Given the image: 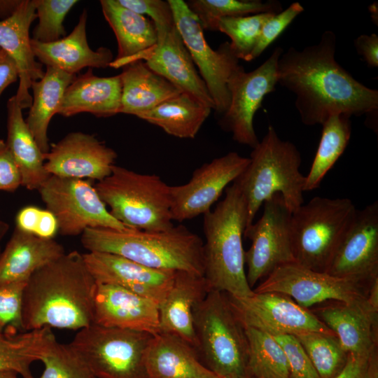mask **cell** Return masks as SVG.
<instances>
[{
	"label": "cell",
	"instance_id": "obj_37",
	"mask_svg": "<svg viewBox=\"0 0 378 378\" xmlns=\"http://www.w3.org/2000/svg\"><path fill=\"white\" fill-rule=\"evenodd\" d=\"M186 4L202 29L209 31H217V23L221 18L283 10L281 2L274 0H190Z\"/></svg>",
	"mask_w": 378,
	"mask_h": 378
},
{
	"label": "cell",
	"instance_id": "obj_27",
	"mask_svg": "<svg viewBox=\"0 0 378 378\" xmlns=\"http://www.w3.org/2000/svg\"><path fill=\"white\" fill-rule=\"evenodd\" d=\"M145 365L148 378H221L204 365L192 346L164 332L152 336Z\"/></svg>",
	"mask_w": 378,
	"mask_h": 378
},
{
	"label": "cell",
	"instance_id": "obj_51",
	"mask_svg": "<svg viewBox=\"0 0 378 378\" xmlns=\"http://www.w3.org/2000/svg\"><path fill=\"white\" fill-rule=\"evenodd\" d=\"M59 231L55 216L48 209H41L35 235L43 239H53Z\"/></svg>",
	"mask_w": 378,
	"mask_h": 378
},
{
	"label": "cell",
	"instance_id": "obj_36",
	"mask_svg": "<svg viewBox=\"0 0 378 378\" xmlns=\"http://www.w3.org/2000/svg\"><path fill=\"white\" fill-rule=\"evenodd\" d=\"M244 329L248 342V378H290L286 355L277 341L260 330Z\"/></svg>",
	"mask_w": 378,
	"mask_h": 378
},
{
	"label": "cell",
	"instance_id": "obj_6",
	"mask_svg": "<svg viewBox=\"0 0 378 378\" xmlns=\"http://www.w3.org/2000/svg\"><path fill=\"white\" fill-rule=\"evenodd\" d=\"M94 187L111 214L127 227L161 232L174 225L171 186L158 175L115 165Z\"/></svg>",
	"mask_w": 378,
	"mask_h": 378
},
{
	"label": "cell",
	"instance_id": "obj_11",
	"mask_svg": "<svg viewBox=\"0 0 378 378\" xmlns=\"http://www.w3.org/2000/svg\"><path fill=\"white\" fill-rule=\"evenodd\" d=\"M369 284L337 277L293 262L276 268L253 291L281 293L307 309L328 300L370 305Z\"/></svg>",
	"mask_w": 378,
	"mask_h": 378
},
{
	"label": "cell",
	"instance_id": "obj_14",
	"mask_svg": "<svg viewBox=\"0 0 378 378\" xmlns=\"http://www.w3.org/2000/svg\"><path fill=\"white\" fill-rule=\"evenodd\" d=\"M168 2L175 25L214 102L215 111L222 115L230 101L227 81L239 65V59L227 41L220 44L216 50L210 47L198 18L186 2L182 0H168Z\"/></svg>",
	"mask_w": 378,
	"mask_h": 378
},
{
	"label": "cell",
	"instance_id": "obj_31",
	"mask_svg": "<svg viewBox=\"0 0 378 378\" xmlns=\"http://www.w3.org/2000/svg\"><path fill=\"white\" fill-rule=\"evenodd\" d=\"M75 78L59 69L46 66L43 76L31 84L32 104L26 122L43 154L50 149L48 137L50 121L57 114L64 92Z\"/></svg>",
	"mask_w": 378,
	"mask_h": 378
},
{
	"label": "cell",
	"instance_id": "obj_56",
	"mask_svg": "<svg viewBox=\"0 0 378 378\" xmlns=\"http://www.w3.org/2000/svg\"><path fill=\"white\" fill-rule=\"evenodd\" d=\"M0 378H21L18 374L14 372L0 373Z\"/></svg>",
	"mask_w": 378,
	"mask_h": 378
},
{
	"label": "cell",
	"instance_id": "obj_40",
	"mask_svg": "<svg viewBox=\"0 0 378 378\" xmlns=\"http://www.w3.org/2000/svg\"><path fill=\"white\" fill-rule=\"evenodd\" d=\"M39 361L44 366L39 378H94L69 344L59 343L56 338L45 349Z\"/></svg>",
	"mask_w": 378,
	"mask_h": 378
},
{
	"label": "cell",
	"instance_id": "obj_21",
	"mask_svg": "<svg viewBox=\"0 0 378 378\" xmlns=\"http://www.w3.org/2000/svg\"><path fill=\"white\" fill-rule=\"evenodd\" d=\"M93 323L155 335L160 332L159 305L123 288L97 284Z\"/></svg>",
	"mask_w": 378,
	"mask_h": 378
},
{
	"label": "cell",
	"instance_id": "obj_19",
	"mask_svg": "<svg viewBox=\"0 0 378 378\" xmlns=\"http://www.w3.org/2000/svg\"><path fill=\"white\" fill-rule=\"evenodd\" d=\"M116 152L92 135L71 132L44 154L45 168L51 176L100 181L115 165Z\"/></svg>",
	"mask_w": 378,
	"mask_h": 378
},
{
	"label": "cell",
	"instance_id": "obj_46",
	"mask_svg": "<svg viewBox=\"0 0 378 378\" xmlns=\"http://www.w3.org/2000/svg\"><path fill=\"white\" fill-rule=\"evenodd\" d=\"M331 378H378L377 350L366 354H348L342 368Z\"/></svg>",
	"mask_w": 378,
	"mask_h": 378
},
{
	"label": "cell",
	"instance_id": "obj_7",
	"mask_svg": "<svg viewBox=\"0 0 378 378\" xmlns=\"http://www.w3.org/2000/svg\"><path fill=\"white\" fill-rule=\"evenodd\" d=\"M197 352L204 365L221 378H248V342L244 327L225 293L210 290L194 310Z\"/></svg>",
	"mask_w": 378,
	"mask_h": 378
},
{
	"label": "cell",
	"instance_id": "obj_17",
	"mask_svg": "<svg viewBox=\"0 0 378 378\" xmlns=\"http://www.w3.org/2000/svg\"><path fill=\"white\" fill-rule=\"evenodd\" d=\"M368 284L378 276V202L356 211L325 270Z\"/></svg>",
	"mask_w": 378,
	"mask_h": 378
},
{
	"label": "cell",
	"instance_id": "obj_49",
	"mask_svg": "<svg viewBox=\"0 0 378 378\" xmlns=\"http://www.w3.org/2000/svg\"><path fill=\"white\" fill-rule=\"evenodd\" d=\"M41 209L32 205L22 208L15 217V227L35 235Z\"/></svg>",
	"mask_w": 378,
	"mask_h": 378
},
{
	"label": "cell",
	"instance_id": "obj_33",
	"mask_svg": "<svg viewBox=\"0 0 378 378\" xmlns=\"http://www.w3.org/2000/svg\"><path fill=\"white\" fill-rule=\"evenodd\" d=\"M211 108L185 92L161 103L138 116L181 139H193L209 117Z\"/></svg>",
	"mask_w": 378,
	"mask_h": 378
},
{
	"label": "cell",
	"instance_id": "obj_50",
	"mask_svg": "<svg viewBox=\"0 0 378 378\" xmlns=\"http://www.w3.org/2000/svg\"><path fill=\"white\" fill-rule=\"evenodd\" d=\"M18 71L13 59L5 52L0 56V95L9 85L16 82Z\"/></svg>",
	"mask_w": 378,
	"mask_h": 378
},
{
	"label": "cell",
	"instance_id": "obj_5",
	"mask_svg": "<svg viewBox=\"0 0 378 378\" xmlns=\"http://www.w3.org/2000/svg\"><path fill=\"white\" fill-rule=\"evenodd\" d=\"M249 160L233 182L246 203V228L262 204L275 194L282 196L291 213L303 204L305 176L300 171V153L292 142L280 139L272 125L253 148Z\"/></svg>",
	"mask_w": 378,
	"mask_h": 378
},
{
	"label": "cell",
	"instance_id": "obj_18",
	"mask_svg": "<svg viewBox=\"0 0 378 378\" xmlns=\"http://www.w3.org/2000/svg\"><path fill=\"white\" fill-rule=\"evenodd\" d=\"M137 60L144 61L149 69L182 92L215 110L214 102L176 25L153 48L128 58L113 59L109 66L120 68Z\"/></svg>",
	"mask_w": 378,
	"mask_h": 378
},
{
	"label": "cell",
	"instance_id": "obj_48",
	"mask_svg": "<svg viewBox=\"0 0 378 378\" xmlns=\"http://www.w3.org/2000/svg\"><path fill=\"white\" fill-rule=\"evenodd\" d=\"M357 53L360 55L368 66H378V36L376 34H362L354 40Z\"/></svg>",
	"mask_w": 378,
	"mask_h": 378
},
{
	"label": "cell",
	"instance_id": "obj_47",
	"mask_svg": "<svg viewBox=\"0 0 378 378\" xmlns=\"http://www.w3.org/2000/svg\"><path fill=\"white\" fill-rule=\"evenodd\" d=\"M22 186V176L6 141L0 139V190L15 192Z\"/></svg>",
	"mask_w": 378,
	"mask_h": 378
},
{
	"label": "cell",
	"instance_id": "obj_59",
	"mask_svg": "<svg viewBox=\"0 0 378 378\" xmlns=\"http://www.w3.org/2000/svg\"></svg>",
	"mask_w": 378,
	"mask_h": 378
},
{
	"label": "cell",
	"instance_id": "obj_22",
	"mask_svg": "<svg viewBox=\"0 0 378 378\" xmlns=\"http://www.w3.org/2000/svg\"><path fill=\"white\" fill-rule=\"evenodd\" d=\"M36 18L35 1L25 0L13 15L0 21V48L17 66L20 81L15 97L22 110L31 107L29 89L45 73L31 48L29 27Z\"/></svg>",
	"mask_w": 378,
	"mask_h": 378
},
{
	"label": "cell",
	"instance_id": "obj_38",
	"mask_svg": "<svg viewBox=\"0 0 378 378\" xmlns=\"http://www.w3.org/2000/svg\"><path fill=\"white\" fill-rule=\"evenodd\" d=\"M295 336L305 350L320 378H331L342 368L348 354L335 335L307 332Z\"/></svg>",
	"mask_w": 378,
	"mask_h": 378
},
{
	"label": "cell",
	"instance_id": "obj_20",
	"mask_svg": "<svg viewBox=\"0 0 378 378\" xmlns=\"http://www.w3.org/2000/svg\"><path fill=\"white\" fill-rule=\"evenodd\" d=\"M87 267L97 284L117 286L159 304L172 286L176 271L146 267L105 252L83 253Z\"/></svg>",
	"mask_w": 378,
	"mask_h": 378
},
{
	"label": "cell",
	"instance_id": "obj_8",
	"mask_svg": "<svg viewBox=\"0 0 378 378\" xmlns=\"http://www.w3.org/2000/svg\"><path fill=\"white\" fill-rule=\"evenodd\" d=\"M356 209L348 198L315 197L291 213L295 262L324 272Z\"/></svg>",
	"mask_w": 378,
	"mask_h": 378
},
{
	"label": "cell",
	"instance_id": "obj_23",
	"mask_svg": "<svg viewBox=\"0 0 378 378\" xmlns=\"http://www.w3.org/2000/svg\"><path fill=\"white\" fill-rule=\"evenodd\" d=\"M310 310L334 332L347 354L377 350L378 312L370 305L334 301Z\"/></svg>",
	"mask_w": 378,
	"mask_h": 378
},
{
	"label": "cell",
	"instance_id": "obj_10",
	"mask_svg": "<svg viewBox=\"0 0 378 378\" xmlns=\"http://www.w3.org/2000/svg\"><path fill=\"white\" fill-rule=\"evenodd\" d=\"M38 190L46 209L56 218L62 235H81L88 228L127 227L111 214L88 181L50 176Z\"/></svg>",
	"mask_w": 378,
	"mask_h": 378
},
{
	"label": "cell",
	"instance_id": "obj_57",
	"mask_svg": "<svg viewBox=\"0 0 378 378\" xmlns=\"http://www.w3.org/2000/svg\"><path fill=\"white\" fill-rule=\"evenodd\" d=\"M4 51L1 48H0V56L4 53Z\"/></svg>",
	"mask_w": 378,
	"mask_h": 378
},
{
	"label": "cell",
	"instance_id": "obj_52",
	"mask_svg": "<svg viewBox=\"0 0 378 378\" xmlns=\"http://www.w3.org/2000/svg\"><path fill=\"white\" fill-rule=\"evenodd\" d=\"M22 1L0 0V18L6 20L13 15L18 9Z\"/></svg>",
	"mask_w": 378,
	"mask_h": 378
},
{
	"label": "cell",
	"instance_id": "obj_1",
	"mask_svg": "<svg viewBox=\"0 0 378 378\" xmlns=\"http://www.w3.org/2000/svg\"><path fill=\"white\" fill-rule=\"evenodd\" d=\"M337 38L325 31L320 41L281 55L277 83L295 96L302 122L322 125L335 114L361 116L378 110V91L355 79L335 59Z\"/></svg>",
	"mask_w": 378,
	"mask_h": 378
},
{
	"label": "cell",
	"instance_id": "obj_43",
	"mask_svg": "<svg viewBox=\"0 0 378 378\" xmlns=\"http://www.w3.org/2000/svg\"><path fill=\"white\" fill-rule=\"evenodd\" d=\"M125 8L142 15H148L153 22L158 41L162 40L175 25L172 10L168 1L117 0Z\"/></svg>",
	"mask_w": 378,
	"mask_h": 378
},
{
	"label": "cell",
	"instance_id": "obj_54",
	"mask_svg": "<svg viewBox=\"0 0 378 378\" xmlns=\"http://www.w3.org/2000/svg\"><path fill=\"white\" fill-rule=\"evenodd\" d=\"M9 227H10L9 225L6 221L0 220V255L2 251L1 242L4 237L7 234L9 230Z\"/></svg>",
	"mask_w": 378,
	"mask_h": 378
},
{
	"label": "cell",
	"instance_id": "obj_15",
	"mask_svg": "<svg viewBox=\"0 0 378 378\" xmlns=\"http://www.w3.org/2000/svg\"><path fill=\"white\" fill-rule=\"evenodd\" d=\"M227 296L243 327H252L272 336L307 332L335 335L309 309L286 295L253 292L245 298Z\"/></svg>",
	"mask_w": 378,
	"mask_h": 378
},
{
	"label": "cell",
	"instance_id": "obj_9",
	"mask_svg": "<svg viewBox=\"0 0 378 378\" xmlns=\"http://www.w3.org/2000/svg\"><path fill=\"white\" fill-rule=\"evenodd\" d=\"M153 335L92 323L69 344L94 378H148L145 356Z\"/></svg>",
	"mask_w": 378,
	"mask_h": 378
},
{
	"label": "cell",
	"instance_id": "obj_13",
	"mask_svg": "<svg viewBox=\"0 0 378 378\" xmlns=\"http://www.w3.org/2000/svg\"><path fill=\"white\" fill-rule=\"evenodd\" d=\"M283 52L281 47H276L251 71L246 72L239 65L228 79L230 101L220 124L238 144L253 148L260 141L254 130L253 118L265 95L276 90L278 61Z\"/></svg>",
	"mask_w": 378,
	"mask_h": 378
},
{
	"label": "cell",
	"instance_id": "obj_44",
	"mask_svg": "<svg viewBox=\"0 0 378 378\" xmlns=\"http://www.w3.org/2000/svg\"><path fill=\"white\" fill-rule=\"evenodd\" d=\"M272 337L284 350L290 378H320L305 350L295 335L282 334Z\"/></svg>",
	"mask_w": 378,
	"mask_h": 378
},
{
	"label": "cell",
	"instance_id": "obj_55",
	"mask_svg": "<svg viewBox=\"0 0 378 378\" xmlns=\"http://www.w3.org/2000/svg\"><path fill=\"white\" fill-rule=\"evenodd\" d=\"M368 8H369V11L370 13V16H371L373 22H374V24L376 23V24L377 25L378 24V6H377V3L374 2L372 4H371L369 6Z\"/></svg>",
	"mask_w": 378,
	"mask_h": 378
},
{
	"label": "cell",
	"instance_id": "obj_32",
	"mask_svg": "<svg viewBox=\"0 0 378 378\" xmlns=\"http://www.w3.org/2000/svg\"><path fill=\"white\" fill-rule=\"evenodd\" d=\"M100 4L117 39L118 55L115 59L130 57L157 44V32L151 20L125 8L117 0H102Z\"/></svg>",
	"mask_w": 378,
	"mask_h": 378
},
{
	"label": "cell",
	"instance_id": "obj_4",
	"mask_svg": "<svg viewBox=\"0 0 378 378\" xmlns=\"http://www.w3.org/2000/svg\"><path fill=\"white\" fill-rule=\"evenodd\" d=\"M246 227V203L233 183L215 209L204 214V277L209 290L235 298L253 293L245 270L242 236Z\"/></svg>",
	"mask_w": 378,
	"mask_h": 378
},
{
	"label": "cell",
	"instance_id": "obj_39",
	"mask_svg": "<svg viewBox=\"0 0 378 378\" xmlns=\"http://www.w3.org/2000/svg\"><path fill=\"white\" fill-rule=\"evenodd\" d=\"M273 14L275 13L221 18L217 23V31L230 37L231 49L239 59L249 62L253 60L252 52L262 27Z\"/></svg>",
	"mask_w": 378,
	"mask_h": 378
},
{
	"label": "cell",
	"instance_id": "obj_25",
	"mask_svg": "<svg viewBox=\"0 0 378 378\" xmlns=\"http://www.w3.org/2000/svg\"><path fill=\"white\" fill-rule=\"evenodd\" d=\"M88 14L84 10L72 32L57 41L41 43L31 39L36 58L46 66L75 75L85 67L105 68L113 60L110 49L101 47L92 50L86 36Z\"/></svg>",
	"mask_w": 378,
	"mask_h": 378
},
{
	"label": "cell",
	"instance_id": "obj_3",
	"mask_svg": "<svg viewBox=\"0 0 378 378\" xmlns=\"http://www.w3.org/2000/svg\"><path fill=\"white\" fill-rule=\"evenodd\" d=\"M80 241L88 252L116 254L153 269L204 276L203 241L183 225L161 232L88 228Z\"/></svg>",
	"mask_w": 378,
	"mask_h": 378
},
{
	"label": "cell",
	"instance_id": "obj_12",
	"mask_svg": "<svg viewBox=\"0 0 378 378\" xmlns=\"http://www.w3.org/2000/svg\"><path fill=\"white\" fill-rule=\"evenodd\" d=\"M263 205L261 217L244 233L251 241L244 253L246 279L251 288L279 267L295 262L290 234L291 212L280 194H275Z\"/></svg>",
	"mask_w": 378,
	"mask_h": 378
},
{
	"label": "cell",
	"instance_id": "obj_41",
	"mask_svg": "<svg viewBox=\"0 0 378 378\" xmlns=\"http://www.w3.org/2000/svg\"><path fill=\"white\" fill-rule=\"evenodd\" d=\"M38 23L33 30L32 39L51 43L66 34L63 21L78 2L76 0H34Z\"/></svg>",
	"mask_w": 378,
	"mask_h": 378
},
{
	"label": "cell",
	"instance_id": "obj_35",
	"mask_svg": "<svg viewBox=\"0 0 378 378\" xmlns=\"http://www.w3.org/2000/svg\"><path fill=\"white\" fill-rule=\"evenodd\" d=\"M350 118L346 114H335L321 125V140L309 174L305 176L304 191L316 189L344 153L351 134Z\"/></svg>",
	"mask_w": 378,
	"mask_h": 378
},
{
	"label": "cell",
	"instance_id": "obj_58",
	"mask_svg": "<svg viewBox=\"0 0 378 378\" xmlns=\"http://www.w3.org/2000/svg\"><path fill=\"white\" fill-rule=\"evenodd\" d=\"M224 378H237V377H224Z\"/></svg>",
	"mask_w": 378,
	"mask_h": 378
},
{
	"label": "cell",
	"instance_id": "obj_45",
	"mask_svg": "<svg viewBox=\"0 0 378 378\" xmlns=\"http://www.w3.org/2000/svg\"><path fill=\"white\" fill-rule=\"evenodd\" d=\"M304 11L299 2L291 4L279 13L273 14L263 24L257 43L252 52V59L259 57L262 52L284 31L293 20Z\"/></svg>",
	"mask_w": 378,
	"mask_h": 378
},
{
	"label": "cell",
	"instance_id": "obj_16",
	"mask_svg": "<svg viewBox=\"0 0 378 378\" xmlns=\"http://www.w3.org/2000/svg\"><path fill=\"white\" fill-rule=\"evenodd\" d=\"M249 161V158L230 152L196 169L186 183L171 186L173 220L181 223L209 211L224 189L242 173Z\"/></svg>",
	"mask_w": 378,
	"mask_h": 378
},
{
	"label": "cell",
	"instance_id": "obj_26",
	"mask_svg": "<svg viewBox=\"0 0 378 378\" xmlns=\"http://www.w3.org/2000/svg\"><path fill=\"white\" fill-rule=\"evenodd\" d=\"M65 253L54 239H43L15 227L0 255V286L27 283L42 267Z\"/></svg>",
	"mask_w": 378,
	"mask_h": 378
},
{
	"label": "cell",
	"instance_id": "obj_28",
	"mask_svg": "<svg viewBox=\"0 0 378 378\" xmlns=\"http://www.w3.org/2000/svg\"><path fill=\"white\" fill-rule=\"evenodd\" d=\"M122 84L120 75L99 77L90 68L66 88L58 111L64 117L88 112L97 117L120 113Z\"/></svg>",
	"mask_w": 378,
	"mask_h": 378
},
{
	"label": "cell",
	"instance_id": "obj_42",
	"mask_svg": "<svg viewBox=\"0 0 378 378\" xmlns=\"http://www.w3.org/2000/svg\"><path fill=\"white\" fill-rule=\"evenodd\" d=\"M25 286L22 282L0 286V332H24L22 313Z\"/></svg>",
	"mask_w": 378,
	"mask_h": 378
},
{
	"label": "cell",
	"instance_id": "obj_24",
	"mask_svg": "<svg viewBox=\"0 0 378 378\" xmlns=\"http://www.w3.org/2000/svg\"><path fill=\"white\" fill-rule=\"evenodd\" d=\"M209 290L204 276L177 271L172 287L159 304L160 332L178 337L197 351L194 310Z\"/></svg>",
	"mask_w": 378,
	"mask_h": 378
},
{
	"label": "cell",
	"instance_id": "obj_53",
	"mask_svg": "<svg viewBox=\"0 0 378 378\" xmlns=\"http://www.w3.org/2000/svg\"><path fill=\"white\" fill-rule=\"evenodd\" d=\"M368 302L374 311L378 312V276L374 278L369 284Z\"/></svg>",
	"mask_w": 378,
	"mask_h": 378
},
{
	"label": "cell",
	"instance_id": "obj_30",
	"mask_svg": "<svg viewBox=\"0 0 378 378\" xmlns=\"http://www.w3.org/2000/svg\"><path fill=\"white\" fill-rule=\"evenodd\" d=\"M6 144L20 169L22 186L30 190H38L51 175L45 168L44 154L23 118L15 95L7 102Z\"/></svg>",
	"mask_w": 378,
	"mask_h": 378
},
{
	"label": "cell",
	"instance_id": "obj_2",
	"mask_svg": "<svg viewBox=\"0 0 378 378\" xmlns=\"http://www.w3.org/2000/svg\"><path fill=\"white\" fill-rule=\"evenodd\" d=\"M97 284L78 251L64 253L35 272L23 293V331L79 330L94 323Z\"/></svg>",
	"mask_w": 378,
	"mask_h": 378
},
{
	"label": "cell",
	"instance_id": "obj_29",
	"mask_svg": "<svg viewBox=\"0 0 378 378\" xmlns=\"http://www.w3.org/2000/svg\"><path fill=\"white\" fill-rule=\"evenodd\" d=\"M120 74L122 84L120 113L138 117L181 92L162 76L137 60L124 66Z\"/></svg>",
	"mask_w": 378,
	"mask_h": 378
},
{
	"label": "cell",
	"instance_id": "obj_34",
	"mask_svg": "<svg viewBox=\"0 0 378 378\" xmlns=\"http://www.w3.org/2000/svg\"><path fill=\"white\" fill-rule=\"evenodd\" d=\"M55 338L49 327L15 334L0 332V373L14 372L21 378H34L31 365L40 360Z\"/></svg>",
	"mask_w": 378,
	"mask_h": 378
}]
</instances>
